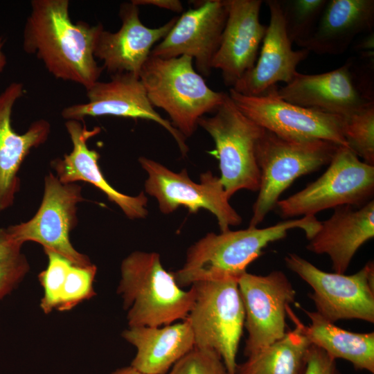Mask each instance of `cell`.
<instances>
[{
	"label": "cell",
	"mask_w": 374,
	"mask_h": 374,
	"mask_svg": "<svg viewBox=\"0 0 374 374\" xmlns=\"http://www.w3.org/2000/svg\"><path fill=\"white\" fill-rule=\"evenodd\" d=\"M23 32V48L35 55L57 79L86 90L98 81L104 70L94 57L101 24L73 23L68 0H33Z\"/></svg>",
	"instance_id": "1"
},
{
	"label": "cell",
	"mask_w": 374,
	"mask_h": 374,
	"mask_svg": "<svg viewBox=\"0 0 374 374\" xmlns=\"http://www.w3.org/2000/svg\"><path fill=\"white\" fill-rule=\"evenodd\" d=\"M319 226L316 216H303L265 228L211 232L188 248L184 265L172 274L181 287L224 277L238 279L269 243L285 238L294 229L303 230L310 240Z\"/></svg>",
	"instance_id": "2"
},
{
	"label": "cell",
	"mask_w": 374,
	"mask_h": 374,
	"mask_svg": "<svg viewBox=\"0 0 374 374\" xmlns=\"http://www.w3.org/2000/svg\"><path fill=\"white\" fill-rule=\"evenodd\" d=\"M117 293L127 311L129 327L163 326L186 319L193 305L194 287L184 290L156 252L136 251L121 265Z\"/></svg>",
	"instance_id": "3"
},
{
	"label": "cell",
	"mask_w": 374,
	"mask_h": 374,
	"mask_svg": "<svg viewBox=\"0 0 374 374\" xmlns=\"http://www.w3.org/2000/svg\"><path fill=\"white\" fill-rule=\"evenodd\" d=\"M193 62L186 55L167 59L150 55L139 73L151 104L164 110L186 139L194 134L198 120L215 112L228 94L211 89Z\"/></svg>",
	"instance_id": "4"
},
{
	"label": "cell",
	"mask_w": 374,
	"mask_h": 374,
	"mask_svg": "<svg viewBox=\"0 0 374 374\" xmlns=\"http://www.w3.org/2000/svg\"><path fill=\"white\" fill-rule=\"evenodd\" d=\"M339 146L324 140L287 139L265 130L256 149L260 180L249 226L265 220L297 178L328 165Z\"/></svg>",
	"instance_id": "5"
},
{
	"label": "cell",
	"mask_w": 374,
	"mask_h": 374,
	"mask_svg": "<svg viewBox=\"0 0 374 374\" xmlns=\"http://www.w3.org/2000/svg\"><path fill=\"white\" fill-rule=\"evenodd\" d=\"M238 280L224 277L191 285L195 297L186 318L195 347L215 351L229 374H235L236 355L244 325Z\"/></svg>",
	"instance_id": "6"
},
{
	"label": "cell",
	"mask_w": 374,
	"mask_h": 374,
	"mask_svg": "<svg viewBox=\"0 0 374 374\" xmlns=\"http://www.w3.org/2000/svg\"><path fill=\"white\" fill-rule=\"evenodd\" d=\"M197 125L214 141L219 177L228 197L243 189L258 192L260 172L256 149L265 129L243 114L229 93L215 114L201 117Z\"/></svg>",
	"instance_id": "7"
},
{
	"label": "cell",
	"mask_w": 374,
	"mask_h": 374,
	"mask_svg": "<svg viewBox=\"0 0 374 374\" xmlns=\"http://www.w3.org/2000/svg\"><path fill=\"white\" fill-rule=\"evenodd\" d=\"M327 170L314 181L280 199L276 208L285 217L315 216L342 206L359 207L371 200L374 166L361 161L348 147L339 146Z\"/></svg>",
	"instance_id": "8"
},
{
	"label": "cell",
	"mask_w": 374,
	"mask_h": 374,
	"mask_svg": "<svg viewBox=\"0 0 374 374\" xmlns=\"http://www.w3.org/2000/svg\"><path fill=\"white\" fill-rule=\"evenodd\" d=\"M286 266L310 286L316 312L335 323L341 319L374 322V264L368 262L352 275L324 271L296 253L285 257Z\"/></svg>",
	"instance_id": "9"
},
{
	"label": "cell",
	"mask_w": 374,
	"mask_h": 374,
	"mask_svg": "<svg viewBox=\"0 0 374 374\" xmlns=\"http://www.w3.org/2000/svg\"><path fill=\"white\" fill-rule=\"evenodd\" d=\"M84 201L80 184L62 183L49 172L44 177L42 202L34 216L9 226L7 230L23 244L35 242L44 250L56 252L73 265H89L91 264L90 259L78 251L70 240V233L78 224V205Z\"/></svg>",
	"instance_id": "10"
},
{
	"label": "cell",
	"mask_w": 374,
	"mask_h": 374,
	"mask_svg": "<svg viewBox=\"0 0 374 374\" xmlns=\"http://www.w3.org/2000/svg\"><path fill=\"white\" fill-rule=\"evenodd\" d=\"M138 161L148 175L145 190L157 199L162 213L170 214L179 206L193 213L205 209L215 216L221 232L242 222V217L229 203L220 177L212 172L202 174L200 182L196 183L186 169L175 172L145 157H140Z\"/></svg>",
	"instance_id": "11"
},
{
	"label": "cell",
	"mask_w": 374,
	"mask_h": 374,
	"mask_svg": "<svg viewBox=\"0 0 374 374\" xmlns=\"http://www.w3.org/2000/svg\"><path fill=\"white\" fill-rule=\"evenodd\" d=\"M277 88L256 96L231 88L228 93L243 114L267 131L290 139L324 140L348 147L343 117L285 101L278 95Z\"/></svg>",
	"instance_id": "12"
},
{
	"label": "cell",
	"mask_w": 374,
	"mask_h": 374,
	"mask_svg": "<svg viewBox=\"0 0 374 374\" xmlns=\"http://www.w3.org/2000/svg\"><path fill=\"white\" fill-rule=\"evenodd\" d=\"M238 283L244 310V355L248 357L285 335L287 309L295 301L296 291L280 270L265 276L246 271Z\"/></svg>",
	"instance_id": "13"
},
{
	"label": "cell",
	"mask_w": 374,
	"mask_h": 374,
	"mask_svg": "<svg viewBox=\"0 0 374 374\" xmlns=\"http://www.w3.org/2000/svg\"><path fill=\"white\" fill-rule=\"evenodd\" d=\"M86 91L88 101L64 107L61 112L64 119L82 121L87 116H114L152 121L173 137L182 156L187 154L186 139L154 109L139 75L113 74L109 81L98 80Z\"/></svg>",
	"instance_id": "14"
},
{
	"label": "cell",
	"mask_w": 374,
	"mask_h": 374,
	"mask_svg": "<svg viewBox=\"0 0 374 374\" xmlns=\"http://www.w3.org/2000/svg\"><path fill=\"white\" fill-rule=\"evenodd\" d=\"M193 5L178 17L150 55L164 59L189 56L195 60L197 72L207 77L220 44L227 9L224 0L194 1Z\"/></svg>",
	"instance_id": "15"
},
{
	"label": "cell",
	"mask_w": 374,
	"mask_h": 374,
	"mask_svg": "<svg viewBox=\"0 0 374 374\" xmlns=\"http://www.w3.org/2000/svg\"><path fill=\"white\" fill-rule=\"evenodd\" d=\"M353 63L319 74L298 72L278 95L292 104L346 117L374 104L373 95L357 83Z\"/></svg>",
	"instance_id": "16"
},
{
	"label": "cell",
	"mask_w": 374,
	"mask_h": 374,
	"mask_svg": "<svg viewBox=\"0 0 374 374\" xmlns=\"http://www.w3.org/2000/svg\"><path fill=\"white\" fill-rule=\"evenodd\" d=\"M227 17L212 68L234 84L256 64L267 27L260 21L261 0H224Z\"/></svg>",
	"instance_id": "17"
},
{
	"label": "cell",
	"mask_w": 374,
	"mask_h": 374,
	"mask_svg": "<svg viewBox=\"0 0 374 374\" xmlns=\"http://www.w3.org/2000/svg\"><path fill=\"white\" fill-rule=\"evenodd\" d=\"M121 26L112 33L103 29L98 36L94 57L103 61V69L111 75L130 73L139 76L154 45L169 33L178 17L160 27L151 28L140 20L139 6L123 3L119 9Z\"/></svg>",
	"instance_id": "18"
},
{
	"label": "cell",
	"mask_w": 374,
	"mask_h": 374,
	"mask_svg": "<svg viewBox=\"0 0 374 374\" xmlns=\"http://www.w3.org/2000/svg\"><path fill=\"white\" fill-rule=\"evenodd\" d=\"M64 125L72 143V150L51 163L58 179L64 184L89 183L119 207L127 218H145L148 214V199L145 193L141 192L138 195L130 196L116 190L105 178L100 168L99 153L88 147V140L100 133V128L95 127L88 130L84 123L76 120H68Z\"/></svg>",
	"instance_id": "19"
},
{
	"label": "cell",
	"mask_w": 374,
	"mask_h": 374,
	"mask_svg": "<svg viewBox=\"0 0 374 374\" xmlns=\"http://www.w3.org/2000/svg\"><path fill=\"white\" fill-rule=\"evenodd\" d=\"M270 19L260 53L253 67L231 88L250 96H260L278 82H290L298 73L296 67L310 53L294 50L286 29L278 0H267Z\"/></svg>",
	"instance_id": "20"
},
{
	"label": "cell",
	"mask_w": 374,
	"mask_h": 374,
	"mask_svg": "<svg viewBox=\"0 0 374 374\" xmlns=\"http://www.w3.org/2000/svg\"><path fill=\"white\" fill-rule=\"evenodd\" d=\"M24 95L20 82L10 83L0 93V211L15 204L21 188L19 172L31 150L44 144L51 132L45 119L33 121L23 134L12 125V112L17 100Z\"/></svg>",
	"instance_id": "21"
},
{
	"label": "cell",
	"mask_w": 374,
	"mask_h": 374,
	"mask_svg": "<svg viewBox=\"0 0 374 374\" xmlns=\"http://www.w3.org/2000/svg\"><path fill=\"white\" fill-rule=\"evenodd\" d=\"M374 237V201L359 207L342 206L320 222L306 248L330 257L335 273L344 274L357 251Z\"/></svg>",
	"instance_id": "22"
},
{
	"label": "cell",
	"mask_w": 374,
	"mask_h": 374,
	"mask_svg": "<svg viewBox=\"0 0 374 374\" xmlns=\"http://www.w3.org/2000/svg\"><path fill=\"white\" fill-rule=\"evenodd\" d=\"M373 26V0H328L314 32L301 46L318 54L339 55Z\"/></svg>",
	"instance_id": "23"
},
{
	"label": "cell",
	"mask_w": 374,
	"mask_h": 374,
	"mask_svg": "<svg viewBox=\"0 0 374 374\" xmlns=\"http://www.w3.org/2000/svg\"><path fill=\"white\" fill-rule=\"evenodd\" d=\"M122 337L136 350L131 366L147 374H165L195 347L187 319L163 326L129 327Z\"/></svg>",
	"instance_id": "24"
},
{
	"label": "cell",
	"mask_w": 374,
	"mask_h": 374,
	"mask_svg": "<svg viewBox=\"0 0 374 374\" xmlns=\"http://www.w3.org/2000/svg\"><path fill=\"white\" fill-rule=\"evenodd\" d=\"M311 323L304 326L290 306L287 314L310 343L321 349L333 359L350 362L356 369L374 373V332H353L340 328L316 312L301 308Z\"/></svg>",
	"instance_id": "25"
},
{
	"label": "cell",
	"mask_w": 374,
	"mask_h": 374,
	"mask_svg": "<svg viewBox=\"0 0 374 374\" xmlns=\"http://www.w3.org/2000/svg\"><path fill=\"white\" fill-rule=\"evenodd\" d=\"M310 345L296 326L282 339L238 364L235 374H303Z\"/></svg>",
	"instance_id": "26"
},
{
	"label": "cell",
	"mask_w": 374,
	"mask_h": 374,
	"mask_svg": "<svg viewBox=\"0 0 374 374\" xmlns=\"http://www.w3.org/2000/svg\"><path fill=\"white\" fill-rule=\"evenodd\" d=\"M328 0H278L291 42L299 46L314 32Z\"/></svg>",
	"instance_id": "27"
},
{
	"label": "cell",
	"mask_w": 374,
	"mask_h": 374,
	"mask_svg": "<svg viewBox=\"0 0 374 374\" xmlns=\"http://www.w3.org/2000/svg\"><path fill=\"white\" fill-rule=\"evenodd\" d=\"M22 246L11 236L7 228L0 227V301L19 284L30 270Z\"/></svg>",
	"instance_id": "28"
},
{
	"label": "cell",
	"mask_w": 374,
	"mask_h": 374,
	"mask_svg": "<svg viewBox=\"0 0 374 374\" xmlns=\"http://www.w3.org/2000/svg\"><path fill=\"white\" fill-rule=\"evenodd\" d=\"M343 118L348 147L364 162L374 166V104Z\"/></svg>",
	"instance_id": "29"
},
{
	"label": "cell",
	"mask_w": 374,
	"mask_h": 374,
	"mask_svg": "<svg viewBox=\"0 0 374 374\" xmlns=\"http://www.w3.org/2000/svg\"><path fill=\"white\" fill-rule=\"evenodd\" d=\"M44 251L48 257V265L38 276L44 289L40 308L44 313L48 314L58 307L66 277L72 263L56 252Z\"/></svg>",
	"instance_id": "30"
},
{
	"label": "cell",
	"mask_w": 374,
	"mask_h": 374,
	"mask_svg": "<svg viewBox=\"0 0 374 374\" xmlns=\"http://www.w3.org/2000/svg\"><path fill=\"white\" fill-rule=\"evenodd\" d=\"M97 267L93 264L86 266L71 265L63 286L58 311H69L84 301L96 295L93 281Z\"/></svg>",
	"instance_id": "31"
},
{
	"label": "cell",
	"mask_w": 374,
	"mask_h": 374,
	"mask_svg": "<svg viewBox=\"0 0 374 374\" xmlns=\"http://www.w3.org/2000/svg\"><path fill=\"white\" fill-rule=\"evenodd\" d=\"M168 374H229L220 356L214 350L194 347L177 362Z\"/></svg>",
	"instance_id": "32"
},
{
	"label": "cell",
	"mask_w": 374,
	"mask_h": 374,
	"mask_svg": "<svg viewBox=\"0 0 374 374\" xmlns=\"http://www.w3.org/2000/svg\"><path fill=\"white\" fill-rule=\"evenodd\" d=\"M335 360L323 349L311 344L303 374H340Z\"/></svg>",
	"instance_id": "33"
},
{
	"label": "cell",
	"mask_w": 374,
	"mask_h": 374,
	"mask_svg": "<svg viewBox=\"0 0 374 374\" xmlns=\"http://www.w3.org/2000/svg\"><path fill=\"white\" fill-rule=\"evenodd\" d=\"M131 1L137 6L150 5L176 12H181L184 9L182 3L179 0H132Z\"/></svg>",
	"instance_id": "34"
},
{
	"label": "cell",
	"mask_w": 374,
	"mask_h": 374,
	"mask_svg": "<svg viewBox=\"0 0 374 374\" xmlns=\"http://www.w3.org/2000/svg\"><path fill=\"white\" fill-rule=\"evenodd\" d=\"M111 374H147L142 373L134 367H132L131 365L126 367H123L119 369L116 370Z\"/></svg>",
	"instance_id": "35"
},
{
	"label": "cell",
	"mask_w": 374,
	"mask_h": 374,
	"mask_svg": "<svg viewBox=\"0 0 374 374\" xmlns=\"http://www.w3.org/2000/svg\"><path fill=\"white\" fill-rule=\"evenodd\" d=\"M4 42L3 37H0V73L3 71L7 63L6 56L3 51Z\"/></svg>",
	"instance_id": "36"
}]
</instances>
